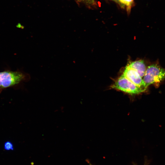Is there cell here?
Instances as JSON below:
<instances>
[{"mask_svg":"<svg viewBox=\"0 0 165 165\" xmlns=\"http://www.w3.org/2000/svg\"><path fill=\"white\" fill-rule=\"evenodd\" d=\"M29 78L28 74L20 71L0 72V90L15 86Z\"/></svg>","mask_w":165,"mask_h":165,"instance_id":"6da1fadb","label":"cell"},{"mask_svg":"<svg viewBox=\"0 0 165 165\" xmlns=\"http://www.w3.org/2000/svg\"><path fill=\"white\" fill-rule=\"evenodd\" d=\"M165 79V69L156 64H152L147 68L143 79L147 87L151 84H159Z\"/></svg>","mask_w":165,"mask_h":165,"instance_id":"7a4b0ae2","label":"cell"},{"mask_svg":"<svg viewBox=\"0 0 165 165\" xmlns=\"http://www.w3.org/2000/svg\"><path fill=\"white\" fill-rule=\"evenodd\" d=\"M111 87L131 95L139 94L146 90L137 86L122 75Z\"/></svg>","mask_w":165,"mask_h":165,"instance_id":"3957f363","label":"cell"},{"mask_svg":"<svg viewBox=\"0 0 165 165\" xmlns=\"http://www.w3.org/2000/svg\"><path fill=\"white\" fill-rule=\"evenodd\" d=\"M122 75L137 86L146 90L147 87L142 78L136 71L128 65L125 67Z\"/></svg>","mask_w":165,"mask_h":165,"instance_id":"277c9868","label":"cell"},{"mask_svg":"<svg viewBox=\"0 0 165 165\" xmlns=\"http://www.w3.org/2000/svg\"><path fill=\"white\" fill-rule=\"evenodd\" d=\"M127 65L136 71L142 78L144 77L147 68L143 60H139L133 61Z\"/></svg>","mask_w":165,"mask_h":165,"instance_id":"5b68a950","label":"cell"},{"mask_svg":"<svg viewBox=\"0 0 165 165\" xmlns=\"http://www.w3.org/2000/svg\"><path fill=\"white\" fill-rule=\"evenodd\" d=\"M4 148L6 150H12L14 149L13 144L9 141H7L5 142L4 145Z\"/></svg>","mask_w":165,"mask_h":165,"instance_id":"8992f818","label":"cell"},{"mask_svg":"<svg viewBox=\"0 0 165 165\" xmlns=\"http://www.w3.org/2000/svg\"><path fill=\"white\" fill-rule=\"evenodd\" d=\"M119 1L120 2L129 7H131L134 1V0H119Z\"/></svg>","mask_w":165,"mask_h":165,"instance_id":"52a82bcc","label":"cell"},{"mask_svg":"<svg viewBox=\"0 0 165 165\" xmlns=\"http://www.w3.org/2000/svg\"><path fill=\"white\" fill-rule=\"evenodd\" d=\"M89 164H90V165H93L91 163H89Z\"/></svg>","mask_w":165,"mask_h":165,"instance_id":"ba28073f","label":"cell"},{"mask_svg":"<svg viewBox=\"0 0 165 165\" xmlns=\"http://www.w3.org/2000/svg\"><path fill=\"white\" fill-rule=\"evenodd\" d=\"M86 0V1H90L91 0Z\"/></svg>","mask_w":165,"mask_h":165,"instance_id":"9c48e42d","label":"cell"},{"mask_svg":"<svg viewBox=\"0 0 165 165\" xmlns=\"http://www.w3.org/2000/svg\"></svg>","mask_w":165,"mask_h":165,"instance_id":"30bf717a","label":"cell"}]
</instances>
